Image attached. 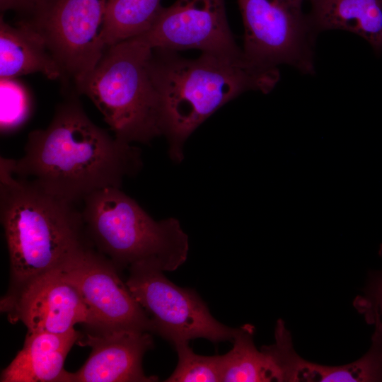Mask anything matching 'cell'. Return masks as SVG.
Returning <instances> with one entry per match:
<instances>
[{
    "label": "cell",
    "instance_id": "obj_18",
    "mask_svg": "<svg viewBox=\"0 0 382 382\" xmlns=\"http://www.w3.org/2000/svg\"><path fill=\"white\" fill-rule=\"evenodd\" d=\"M161 0H110L105 16L107 46L140 36L149 30Z\"/></svg>",
    "mask_w": 382,
    "mask_h": 382
},
{
    "label": "cell",
    "instance_id": "obj_2",
    "mask_svg": "<svg viewBox=\"0 0 382 382\" xmlns=\"http://www.w3.org/2000/svg\"><path fill=\"white\" fill-rule=\"evenodd\" d=\"M0 158V220L7 244L11 287L62 271L93 246L82 212L33 180L16 178Z\"/></svg>",
    "mask_w": 382,
    "mask_h": 382
},
{
    "label": "cell",
    "instance_id": "obj_13",
    "mask_svg": "<svg viewBox=\"0 0 382 382\" xmlns=\"http://www.w3.org/2000/svg\"><path fill=\"white\" fill-rule=\"evenodd\" d=\"M275 342L263 346L283 374V381H382V350L373 345L359 360L341 366H325L301 359L292 347L289 332L282 320L275 328Z\"/></svg>",
    "mask_w": 382,
    "mask_h": 382
},
{
    "label": "cell",
    "instance_id": "obj_6",
    "mask_svg": "<svg viewBox=\"0 0 382 382\" xmlns=\"http://www.w3.org/2000/svg\"><path fill=\"white\" fill-rule=\"evenodd\" d=\"M244 26L243 53L253 65L279 70L291 66L314 72L316 32L302 6L289 0H237Z\"/></svg>",
    "mask_w": 382,
    "mask_h": 382
},
{
    "label": "cell",
    "instance_id": "obj_20",
    "mask_svg": "<svg viewBox=\"0 0 382 382\" xmlns=\"http://www.w3.org/2000/svg\"><path fill=\"white\" fill-rule=\"evenodd\" d=\"M0 130L8 134L19 129L33 112L31 95L18 79H0Z\"/></svg>",
    "mask_w": 382,
    "mask_h": 382
},
{
    "label": "cell",
    "instance_id": "obj_23",
    "mask_svg": "<svg viewBox=\"0 0 382 382\" xmlns=\"http://www.w3.org/2000/svg\"><path fill=\"white\" fill-rule=\"evenodd\" d=\"M289 1L302 6L303 2L307 0H289Z\"/></svg>",
    "mask_w": 382,
    "mask_h": 382
},
{
    "label": "cell",
    "instance_id": "obj_9",
    "mask_svg": "<svg viewBox=\"0 0 382 382\" xmlns=\"http://www.w3.org/2000/svg\"><path fill=\"white\" fill-rule=\"evenodd\" d=\"M118 268L94 247L75 256L61 271L79 291L89 312L90 331L132 330L151 333L146 313L135 300Z\"/></svg>",
    "mask_w": 382,
    "mask_h": 382
},
{
    "label": "cell",
    "instance_id": "obj_7",
    "mask_svg": "<svg viewBox=\"0 0 382 382\" xmlns=\"http://www.w3.org/2000/svg\"><path fill=\"white\" fill-rule=\"evenodd\" d=\"M128 270L126 284L149 318L151 333L173 346L197 338L232 342L237 328L216 320L195 290L177 286L149 264L135 265Z\"/></svg>",
    "mask_w": 382,
    "mask_h": 382
},
{
    "label": "cell",
    "instance_id": "obj_1",
    "mask_svg": "<svg viewBox=\"0 0 382 382\" xmlns=\"http://www.w3.org/2000/svg\"><path fill=\"white\" fill-rule=\"evenodd\" d=\"M6 159L15 175L71 202L120 187L142 166L139 149L93 123L75 98L57 107L46 128L29 133L21 158Z\"/></svg>",
    "mask_w": 382,
    "mask_h": 382
},
{
    "label": "cell",
    "instance_id": "obj_10",
    "mask_svg": "<svg viewBox=\"0 0 382 382\" xmlns=\"http://www.w3.org/2000/svg\"><path fill=\"white\" fill-rule=\"evenodd\" d=\"M139 37L152 49L243 55L228 26L225 0H176L163 7L152 26Z\"/></svg>",
    "mask_w": 382,
    "mask_h": 382
},
{
    "label": "cell",
    "instance_id": "obj_22",
    "mask_svg": "<svg viewBox=\"0 0 382 382\" xmlns=\"http://www.w3.org/2000/svg\"><path fill=\"white\" fill-rule=\"evenodd\" d=\"M49 0H0L1 11H13L21 19L30 21L37 18L45 8Z\"/></svg>",
    "mask_w": 382,
    "mask_h": 382
},
{
    "label": "cell",
    "instance_id": "obj_11",
    "mask_svg": "<svg viewBox=\"0 0 382 382\" xmlns=\"http://www.w3.org/2000/svg\"><path fill=\"white\" fill-rule=\"evenodd\" d=\"M1 310L11 322H22L29 332L64 334L91 321L79 291L61 271L11 287L1 300Z\"/></svg>",
    "mask_w": 382,
    "mask_h": 382
},
{
    "label": "cell",
    "instance_id": "obj_4",
    "mask_svg": "<svg viewBox=\"0 0 382 382\" xmlns=\"http://www.w3.org/2000/svg\"><path fill=\"white\" fill-rule=\"evenodd\" d=\"M152 55L153 49L139 36L111 45L76 86L94 103L114 135L130 144L149 143L163 134Z\"/></svg>",
    "mask_w": 382,
    "mask_h": 382
},
{
    "label": "cell",
    "instance_id": "obj_19",
    "mask_svg": "<svg viewBox=\"0 0 382 382\" xmlns=\"http://www.w3.org/2000/svg\"><path fill=\"white\" fill-rule=\"evenodd\" d=\"M178 354V364L164 381L221 382L223 355L203 356L195 353L189 342L173 346Z\"/></svg>",
    "mask_w": 382,
    "mask_h": 382
},
{
    "label": "cell",
    "instance_id": "obj_8",
    "mask_svg": "<svg viewBox=\"0 0 382 382\" xmlns=\"http://www.w3.org/2000/svg\"><path fill=\"white\" fill-rule=\"evenodd\" d=\"M110 0H49L25 21L43 37L63 77L76 86L93 69L108 46L105 16Z\"/></svg>",
    "mask_w": 382,
    "mask_h": 382
},
{
    "label": "cell",
    "instance_id": "obj_12",
    "mask_svg": "<svg viewBox=\"0 0 382 382\" xmlns=\"http://www.w3.org/2000/svg\"><path fill=\"white\" fill-rule=\"evenodd\" d=\"M77 343L88 346L91 352L84 364L69 374L68 382H152L147 376L142 359L154 347L151 332L132 330L89 331L81 335Z\"/></svg>",
    "mask_w": 382,
    "mask_h": 382
},
{
    "label": "cell",
    "instance_id": "obj_3",
    "mask_svg": "<svg viewBox=\"0 0 382 382\" xmlns=\"http://www.w3.org/2000/svg\"><path fill=\"white\" fill-rule=\"evenodd\" d=\"M153 77L161 97L162 128L172 159L180 161L188 137L221 106L248 91H271L279 70L257 67L243 55L202 53L186 59L153 49Z\"/></svg>",
    "mask_w": 382,
    "mask_h": 382
},
{
    "label": "cell",
    "instance_id": "obj_14",
    "mask_svg": "<svg viewBox=\"0 0 382 382\" xmlns=\"http://www.w3.org/2000/svg\"><path fill=\"white\" fill-rule=\"evenodd\" d=\"M81 334L27 332L24 345L1 374V382H68L66 357Z\"/></svg>",
    "mask_w": 382,
    "mask_h": 382
},
{
    "label": "cell",
    "instance_id": "obj_17",
    "mask_svg": "<svg viewBox=\"0 0 382 382\" xmlns=\"http://www.w3.org/2000/svg\"><path fill=\"white\" fill-rule=\"evenodd\" d=\"M255 328L245 324L237 328L233 348L223 354V382L283 381V374L270 354L254 344Z\"/></svg>",
    "mask_w": 382,
    "mask_h": 382
},
{
    "label": "cell",
    "instance_id": "obj_5",
    "mask_svg": "<svg viewBox=\"0 0 382 382\" xmlns=\"http://www.w3.org/2000/svg\"><path fill=\"white\" fill-rule=\"evenodd\" d=\"M83 202L90 241L118 269L149 264L173 272L186 261L188 236L178 219L154 220L120 187L98 190Z\"/></svg>",
    "mask_w": 382,
    "mask_h": 382
},
{
    "label": "cell",
    "instance_id": "obj_16",
    "mask_svg": "<svg viewBox=\"0 0 382 382\" xmlns=\"http://www.w3.org/2000/svg\"><path fill=\"white\" fill-rule=\"evenodd\" d=\"M308 14L316 33L340 30L364 39L382 51V0H307Z\"/></svg>",
    "mask_w": 382,
    "mask_h": 382
},
{
    "label": "cell",
    "instance_id": "obj_21",
    "mask_svg": "<svg viewBox=\"0 0 382 382\" xmlns=\"http://www.w3.org/2000/svg\"><path fill=\"white\" fill-rule=\"evenodd\" d=\"M368 301L369 306L366 314L376 325L373 341L382 349V274L372 282Z\"/></svg>",
    "mask_w": 382,
    "mask_h": 382
},
{
    "label": "cell",
    "instance_id": "obj_15",
    "mask_svg": "<svg viewBox=\"0 0 382 382\" xmlns=\"http://www.w3.org/2000/svg\"><path fill=\"white\" fill-rule=\"evenodd\" d=\"M40 73L55 80L63 77L62 69L42 35L28 23L15 25L0 17V79Z\"/></svg>",
    "mask_w": 382,
    "mask_h": 382
}]
</instances>
